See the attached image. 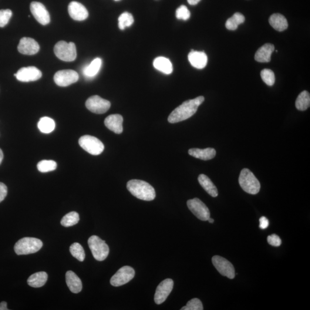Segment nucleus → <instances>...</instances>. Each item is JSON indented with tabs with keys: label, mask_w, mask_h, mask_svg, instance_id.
<instances>
[{
	"label": "nucleus",
	"mask_w": 310,
	"mask_h": 310,
	"mask_svg": "<svg viewBox=\"0 0 310 310\" xmlns=\"http://www.w3.org/2000/svg\"><path fill=\"white\" fill-rule=\"evenodd\" d=\"M204 101V97L200 96L194 99L185 101L170 114L168 118V122L174 124L189 119L197 112L198 107Z\"/></svg>",
	"instance_id": "f257e3e1"
},
{
	"label": "nucleus",
	"mask_w": 310,
	"mask_h": 310,
	"mask_svg": "<svg viewBox=\"0 0 310 310\" xmlns=\"http://www.w3.org/2000/svg\"><path fill=\"white\" fill-rule=\"evenodd\" d=\"M127 189L134 197L140 200L151 201L156 197L154 188L146 181L133 180L127 183Z\"/></svg>",
	"instance_id": "f03ea898"
},
{
	"label": "nucleus",
	"mask_w": 310,
	"mask_h": 310,
	"mask_svg": "<svg viewBox=\"0 0 310 310\" xmlns=\"http://www.w3.org/2000/svg\"><path fill=\"white\" fill-rule=\"evenodd\" d=\"M238 181L242 190L246 193L255 195L260 191V182L252 172L248 168H244L241 171Z\"/></svg>",
	"instance_id": "7ed1b4c3"
},
{
	"label": "nucleus",
	"mask_w": 310,
	"mask_h": 310,
	"mask_svg": "<svg viewBox=\"0 0 310 310\" xmlns=\"http://www.w3.org/2000/svg\"><path fill=\"white\" fill-rule=\"evenodd\" d=\"M43 247V242L39 239L25 237L16 242L14 250L18 255H26L38 252Z\"/></svg>",
	"instance_id": "20e7f679"
},
{
	"label": "nucleus",
	"mask_w": 310,
	"mask_h": 310,
	"mask_svg": "<svg viewBox=\"0 0 310 310\" xmlns=\"http://www.w3.org/2000/svg\"><path fill=\"white\" fill-rule=\"evenodd\" d=\"M88 245L94 258L97 261L105 260L109 254V248L105 241L97 235H92L88 240Z\"/></svg>",
	"instance_id": "39448f33"
},
{
	"label": "nucleus",
	"mask_w": 310,
	"mask_h": 310,
	"mask_svg": "<svg viewBox=\"0 0 310 310\" xmlns=\"http://www.w3.org/2000/svg\"><path fill=\"white\" fill-rule=\"evenodd\" d=\"M54 53L58 58L65 62H73L77 58V49L75 44L60 41L54 47Z\"/></svg>",
	"instance_id": "423d86ee"
},
{
	"label": "nucleus",
	"mask_w": 310,
	"mask_h": 310,
	"mask_svg": "<svg viewBox=\"0 0 310 310\" xmlns=\"http://www.w3.org/2000/svg\"><path fill=\"white\" fill-rule=\"evenodd\" d=\"M79 144L83 149L93 155H99L104 150V145L96 137L85 135L80 137Z\"/></svg>",
	"instance_id": "0eeeda50"
},
{
	"label": "nucleus",
	"mask_w": 310,
	"mask_h": 310,
	"mask_svg": "<svg viewBox=\"0 0 310 310\" xmlns=\"http://www.w3.org/2000/svg\"><path fill=\"white\" fill-rule=\"evenodd\" d=\"M135 275L134 269L129 266L121 268L110 279V284L114 287H119L129 282Z\"/></svg>",
	"instance_id": "6e6552de"
},
{
	"label": "nucleus",
	"mask_w": 310,
	"mask_h": 310,
	"mask_svg": "<svg viewBox=\"0 0 310 310\" xmlns=\"http://www.w3.org/2000/svg\"><path fill=\"white\" fill-rule=\"evenodd\" d=\"M188 208L200 220L206 221L210 217L209 209L200 199L195 198L187 202Z\"/></svg>",
	"instance_id": "1a4fd4ad"
},
{
	"label": "nucleus",
	"mask_w": 310,
	"mask_h": 310,
	"mask_svg": "<svg viewBox=\"0 0 310 310\" xmlns=\"http://www.w3.org/2000/svg\"><path fill=\"white\" fill-rule=\"evenodd\" d=\"M111 103L109 101L103 99L99 96H93L89 98L86 102L87 109L96 114L105 113L110 109Z\"/></svg>",
	"instance_id": "9d476101"
},
{
	"label": "nucleus",
	"mask_w": 310,
	"mask_h": 310,
	"mask_svg": "<svg viewBox=\"0 0 310 310\" xmlns=\"http://www.w3.org/2000/svg\"><path fill=\"white\" fill-rule=\"evenodd\" d=\"M212 262L215 268L222 276L230 279L235 278L234 267L227 259L220 256H214L212 258Z\"/></svg>",
	"instance_id": "9b49d317"
},
{
	"label": "nucleus",
	"mask_w": 310,
	"mask_h": 310,
	"mask_svg": "<svg viewBox=\"0 0 310 310\" xmlns=\"http://www.w3.org/2000/svg\"><path fill=\"white\" fill-rule=\"evenodd\" d=\"M53 79L57 85L66 87L77 82L79 79V75L74 70H60L56 73Z\"/></svg>",
	"instance_id": "f8f14e48"
},
{
	"label": "nucleus",
	"mask_w": 310,
	"mask_h": 310,
	"mask_svg": "<svg viewBox=\"0 0 310 310\" xmlns=\"http://www.w3.org/2000/svg\"><path fill=\"white\" fill-rule=\"evenodd\" d=\"M17 79L23 82L36 81L42 76L40 71L34 66L23 67L15 74Z\"/></svg>",
	"instance_id": "ddd939ff"
},
{
	"label": "nucleus",
	"mask_w": 310,
	"mask_h": 310,
	"mask_svg": "<svg viewBox=\"0 0 310 310\" xmlns=\"http://www.w3.org/2000/svg\"><path fill=\"white\" fill-rule=\"evenodd\" d=\"M174 287V281L171 279H165L157 286L155 292L154 301L157 305L166 301Z\"/></svg>",
	"instance_id": "4468645a"
},
{
	"label": "nucleus",
	"mask_w": 310,
	"mask_h": 310,
	"mask_svg": "<svg viewBox=\"0 0 310 310\" xmlns=\"http://www.w3.org/2000/svg\"><path fill=\"white\" fill-rule=\"evenodd\" d=\"M30 9L35 19L42 25L46 26L50 22V16L45 6L39 2H32Z\"/></svg>",
	"instance_id": "2eb2a0df"
},
{
	"label": "nucleus",
	"mask_w": 310,
	"mask_h": 310,
	"mask_svg": "<svg viewBox=\"0 0 310 310\" xmlns=\"http://www.w3.org/2000/svg\"><path fill=\"white\" fill-rule=\"evenodd\" d=\"M18 49L22 54L32 55L39 52L40 46L35 40L25 37L20 39Z\"/></svg>",
	"instance_id": "dca6fc26"
},
{
	"label": "nucleus",
	"mask_w": 310,
	"mask_h": 310,
	"mask_svg": "<svg viewBox=\"0 0 310 310\" xmlns=\"http://www.w3.org/2000/svg\"><path fill=\"white\" fill-rule=\"evenodd\" d=\"M68 11L71 18L76 21H83L88 18L89 13L85 6L78 2H70Z\"/></svg>",
	"instance_id": "f3484780"
},
{
	"label": "nucleus",
	"mask_w": 310,
	"mask_h": 310,
	"mask_svg": "<svg viewBox=\"0 0 310 310\" xmlns=\"http://www.w3.org/2000/svg\"><path fill=\"white\" fill-rule=\"evenodd\" d=\"M123 117L120 114H112L106 118L104 123L105 126L112 132L121 134L123 131Z\"/></svg>",
	"instance_id": "a211bd4d"
},
{
	"label": "nucleus",
	"mask_w": 310,
	"mask_h": 310,
	"mask_svg": "<svg viewBox=\"0 0 310 310\" xmlns=\"http://www.w3.org/2000/svg\"><path fill=\"white\" fill-rule=\"evenodd\" d=\"M188 59L191 65L195 68L202 69L207 65V56L204 52L191 50L188 55Z\"/></svg>",
	"instance_id": "6ab92c4d"
},
{
	"label": "nucleus",
	"mask_w": 310,
	"mask_h": 310,
	"mask_svg": "<svg viewBox=\"0 0 310 310\" xmlns=\"http://www.w3.org/2000/svg\"><path fill=\"white\" fill-rule=\"evenodd\" d=\"M275 46L272 44H265L256 52L255 59L256 61L261 63H267L271 61V55L274 52Z\"/></svg>",
	"instance_id": "aec40b11"
},
{
	"label": "nucleus",
	"mask_w": 310,
	"mask_h": 310,
	"mask_svg": "<svg viewBox=\"0 0 310 310\" xmlns=\"http://www.w3.org/2000/svg\"><path fill=\"white\" fill-rule=\"evenodd\" d=\"M66 282L71 292L74 293V294H78L82 291L81 280L74 272L72 271L67 272Z\"/></svg>",
	"instance_id": "412c9836"
},
{
	"label": "nucleus",
	"mask_w": 310,
	"mask_h": 310,
	"mask_svg": "<svg viewBox=\"0 0 310 310\" xmlns=\"http://www.w3.org/2000/svg\"><path fill=\"white\" fill-rule=\"evenodd\" d=\"M188 154L191 156L203 160H208L212 159L216 155V151L212 148L206 149H199V148H192L188 150Z\"/></svg>",
	"instance_id": "4be33fe9"
},
{
	"label": "nucleus",
	"mask_w": 310,
	"mask_h": 310,
	"mask_svg": "<svg viewBox=\"0 0 310 310\" xmlns=\"http://www.w3.org/2000/svg\"><path fill=\"white\" fill-rule=\"evenodd\" d=\"M153 65L155 69L167 75L173 72V66L170 60L165 57H157L154 60Z\"/></svg>",
	"instance_id": "5701e85b"
},
{
	"label": "nucleus",
	"mask_w": 310,
	"mask_h": 310,
	"mask_svg": "<svg viewBox=\"0 0 310 310\" xmlns=\"http://www.w3.org/2000/svg\"><path fill=\"white\" fill-rule=\"evenodd\" d=\"M269 24L276 31L282 32L288 28V22L285 17L279 13L271 16L269 19Z\"/></svg>",
	"instance_id": "b1692460"
},
{
	"label": "nucleus",
	"mask_w": 310,
	"mask_h": 310,
	"mask_svg": "<svg viewBox=\"0 0 310 310\" xmlns=\"http://www.w3.org/2000/svg\"><path fill=\"white\" fill-rule=\"evenodd\" d=\"M199 183L207 193L213 197H217L218 195L216 186L212 182L210 178L204 174H201L198 177Z\"/></svg>",
	"instance_id": "393cba45"
},
{
	"label": "nucleus",
	"mask_w": 310,
	"mask_h": 310,
	"mask_svg": "<svg viewBox=\"0 0 310 310\" xmlns=\"http://www.w3.org/2000/svg\"><path fill=\"white\" fill-rule=\"evenodd\" d=\"M48 279V275L45 272H39L35 273L34 274L29 276L27 283L29 286L34 288L43 287Z\"/></svg>",
	"instance_id": "a878e982"
},
{
	"label": "nucleus",
	"mask_w": 310,
	"mask_h": 310,
	"mask_svg": "<svg viewBox=\"0 0 310 310\" xmlns=\"http://www.w3.org/2000/svg\"><path fill=\"white\" fill-rule=\"evenodd\" d=\"M102 65V60L99 58L94 59L90 65L84 68L83 73L84 76L87 78L95 77L101 69Z\"/></svg>",
	"instance_id": "bb28decb"
},
{
	"label": "nucleus",
	"mask_w": 310,
	"mask_h": 310,
	"mask_svg": "<svg viewBox=\"0 0 310 310\" xmlns=\"http://www.w3.org/2000/svg\"><path fill=\"white\" fill-rule=\"evenodd\" d=\"M38 127L40 132L43 133H50L55 129V121L50 117H43L40 119Z\"/></svg>",
	"instance_id": "cd10ccee"
},
{
	"label": "nucleus",
	"mask_w": 310,
	"mask_h": 310,
	"mask_svg": "<svg viewBox=\"0 0 310 310\" xmlns=\"http://www.w3.org/2000/svg\"><path fill=\"white\" fill-rule=\"evenodd\" d=\"M295 106L296 109L301 111H305L310 106V95L307 91H303L298 96L296 100Z\"/></svg>",
	"instance_id": "c85d7f7f"
},
{
	"label": "nucleus",
	"mask_w": 310,
	"mask_h": 310,
	"mask_svg": "<svg viewBox=\"0 0 310 310\" xmlns=\"http://www.w3.org/2000/svg\"><path fill=\"white\" fill-rule=\"evenodd\" d=\"M245 17L243 15H242L240 13H235L232 17L229 18L227 22H226V27L229 30H232V31H235L238 28V26L241 24L244 23Z\"/></svg>",
	"instance_id": "c756f323"
},
{
	"label": "nucleus",
	"mask_w": 310,
	"mask_h": 310,
	"mask_svg": "<svg viewBox=\"0 0 310 310\" xmlns=\"http://www.w3.org/2000/svg\"><path fill=\"white\" fill-rule=\"evenodd\" d=\"M79 221V215L78 213L76 211H72L63 217L60 223L63 227H70L78 223Z\"/></svg>",
	"instance_id": "7c9ffc66"
},
{
	"label": "nucleus",
	"mask_w": 310,
	"mask_h": 310,
	"mask_svg": "<svg viewBox=\"0 0 310 310\" xmlns=\"http://www.w3.org/2000/svg\"><path fill=\"white\" fill-rule=\"evenodd\" d=\"M70 251L74 258L79 261H83L85 258V252L82 245L78 242L73 244L70 246Z\"/></svg>",
	"instance_id": "2f4dec72"
},
{
	"label": "nucleus",
	"mask_w": 310,
	"mask_h": 310,
	"mask_svg": "<svg viewBox=\"0 0 310 310\" xmlns=\"http://www.w3.org/2000/svg\"><path fill=\"white\" fill-rule=\"evenodd\" d=\"M134 22L133 17L132 14L127 12L121 14L119 18V26L121 30L132 26Z\"/></svg>",
	"instance_id": "473e14b6"
},
{
	"label": "nucleus",
	"mask_w": 310,
	"mask_h": 310,
	"mask_svg": "<svg viewBox=\"0 0 310 310\" xmlns=\"http://www.w3.org/2000/svg\"><path fill=\"white\" fill-rule=\"evenodd\" d=\"M37 167L41 173H48V172L55 170L57 164L55 161L43 160L38 163Z\"/></svg>",
	"instance_id": "72a5a7b5"
},
{
	"label": "nucleus",
	"mask_w": 310,
	"mask_h": 310,
	"mask_svg": "<svg viewBox=\"0 0 310 310\" xmlns=\"http://www.w3.org/2000/svg\"><path fill=\"white\" fill-rule=\"evenodd\" d=\"M261 79L269 86L274 85L275 82V74L273 71L269 69H264L261 72Z\"/></svg>",
	"instance_id": "f704fd0d"
},
{
	"label": "nucleus",
	"mask_w": 310,
	"mask_h": 310,
	"mask_svg": "<svg viewBox=\"0 0 310 310\" xmlns=\"http://www.w3.org/2000/svg\"><path fill=\"white\" fill-rule=\"evenodd\" d=\"M181 310H203L204 307L202 302L198 298L190 300L187 303L186 306L183 307Z\"/></svg>",
	"instance_id": "c9c22d12"
},
{
	"label": "nucleus",
	"mask_w": 310,
	"mask_h": 310,
	"mask_svg": "<svg viewBox=\"0 0 310 310\" xmlns=\"http://www.w3.org/2000/svg\"><path fill=\"white\" fill-rule=\"evenodd\" d=\"M12 16V12L11 10H0V27H4L7 25Z\"/></svg>",
	"instance_id": "e433bc0d"
},
{
	"label": "nucleus",
	"mask_w": 310,
	"mask_h": 310,
	"mask_svg": "<svg viewBox=\"0 0 310 310\" xmlns=\"http://www.w3.org/2000/svg\"><path fill=\"white\" fill-rule=\"evenodd\" d=\"M176 17L179 20H187L190 18L189 10L185 5H181L176 11Z\"/></svg>",
	"instance_id": "4c0bfd02"
},
{
	"label": "nucleus",
	"mask_w": 310,
	"mask_h": 310,
	"mask_svg": "<svg viewBox=\"0 0 310 310\" xmlns=\"http://www.w3.org/2000/svg\"><path fill=\"white\" fill-rule=\"evenodd\" d=\"M267 241L269 245L273 246V247H278L282 244V240L278 235L272 234L269 235L267 238Z\"/></svg>",
	"instance_id": "58836bf2"
},
{
	"label": "nucleus",
	"mask_w": 310,
	"mask_h": 310,
	"mask_svg": "<svg viewBox=\"0 0 310 310\" xmlns=\"http://www.w3.org/2000/svg\"><path fill=\"white\" fill-rule=\"evenodd\" d=\"M7 187L5 184L0 182V202L4 200L6 195H7Z\"/></svg>",
	"instance_id": "ea45409f"
},
{
	"label": "nucleus",
	"mask_w": 310,
	"mask_h": 310,
	"mask_svg": "<svg viewBox=\"0 0 310 310\" xmlns=\"http://www.w3.org/2000/svg\"><path fill=\"white\" fill-rule=\"evenodd\" d=\"M260 229H262V230H264V229H267L269 226V221L268 219L265 217H261L260 218Z\"/></svg>",
	"instance_id": "a19ab883"
},
{
	"label": "nucleus",
	"mask_w": 310,
	"mask_h": 310,
	"mask_svg": "<svg viewBox=\"0 0 310 310\" xmlns=\"http://www.w3.org/2000/svg\"><path fill=\"white\" fill-rule=\"evenodd\" d=\"M0 310H8L6 302H2L0 303Z\"/></svg>",
	"instance_id": "79ce46f5"
},
{
	"label": "nucleus",
	"mask_w": 310,
	"mask_h": 310,
	"mask_svg": "<svg viewBox=\"0 0 310 310\" xmlns=\"http://www.w3.org/2000/svg\"><path fill=\"white\" fill-rule=\"evenodd\" d=\"M201 0H187L188 4L191 5H195L198 4L199 2H200Z\"/></svg>",
	"instance_id": "37998d69"
},
{
	"label": "nucleus",
	"mask_w": 310,
	"mask_h": 310,
	"mask_svg": "<svg viewBox=\"0 0 310 310\" xmlns=\"http://www.w3.org/2000/svg\"><path fill=\"white\" fill-rule=\"evenodd\" d=\"M3 158H4V154H3L2 151L0 149V164L1 163Z\"/></svg>",
	"instance_id": "c03bdc74"
},
{
	"label": "nucleus",
	"mask_w": 310,
	"mask_h": 310,
	"mask_svg": "<svg viewBox=\"0 0 310 310\" xmlns=\"http://www.w3.org/2000/svg\"><path fill=\"white\" fill-rule=\"evenodd\" d=\"M207 221H208V222H209V223H211V224H213V222H214V220H213V219L211 218L210 217L208 219Z\"/></svg>",
	"instance_id": "a18cd8bd"
},
{
	"label": "nucleus",
	"mask_w": 310,
	"mask_h": 310,
	"mask_svg": "<svg viewBox=\"0 0 310 310\" xmlns=\"http://www.w3.org/2000/svg\"><path fill=\"white\" fill-rule=\"evenodd\" d=\"M114 1H120V0H114Z\"/></svg>",
	"instance_id": "49530a36"
}]
</instances>
